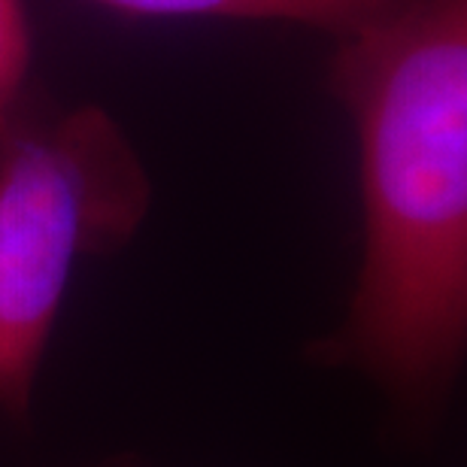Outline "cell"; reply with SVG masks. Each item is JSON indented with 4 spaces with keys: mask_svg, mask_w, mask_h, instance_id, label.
<instances>
[{
    "mask_svg": "<svg viewBox=\"0 0 467 467\" xmlns=\"http://www.w3.org/2000/svg\"><path fill=\"white\" fill-rule=\"evenodd\" d=\"M130 16L158 18H246L319 27L334 40L395 13L407 0H98Z\"/></svg>",
    "mask_w": 467,
    "mask_h": 467,
    "instance_id": "obj_3",
    "label": "cell"
},
{
    "mask_svg": "<svg viewBox=\"0 0 467 467\" xmlns=\"http://www.w3.org/2000/svg\"><path fill=\"white\" fill-rule=\"evenodd\" d=\"M31 27L22 0H0V113L25 95Z\"/></svg>",
    "mask_w": 467,
    "mask_h": 467,
    "instance_id": "obj_4",
    "label": "cell"
},
{
    "mask_svg": "<svg viewBox=\"0 0 467 467\" xmlns=\"http://www.w3.org/2000/svg\"><path fill=\"white\" fill-rule=\"evenodd\" d=\"M331 86L358 140L361 261L322 352L431 413L467 334V0H407L340 36Z\"/></svg>",
    "mask_w": 467,
    "mask_h": 467,
    "instance_id": "obj_1",
    "label": "cell"
},
{
    "mask_svg": "<svg viewBox=\"0 0 467 467\" xmlns=\"http://www.w3.org/2000/svg\"><path fill=\"white\" fill-rule=\"evenodd\" d=\"M104 467H137V464H130V462H113V464H104Z\"/></svg>",
    "mask_w": 467,
    "mask_h": 467,
    "instance_id": "obj_5",
    "label": "cell"
},
{
    "mask_svg": "<svg viewBox=\"0 0 467 467\" xmlns=\"http://www.w3.org/2000/svg\"><path fill=\"white\" fill-rule=\"evenodd\" d=\"M152 185L137 149L100 107L27 98L0 113V407L22 419L73 270L121 249Z\"/></svg>",
    "mask_w": 467,
    "mask_h": 467,
    "instance_id": "obj_2",
    "label": "cell"
}]
</instances>
